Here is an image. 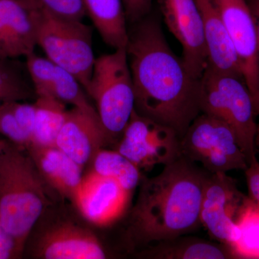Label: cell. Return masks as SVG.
I'll return each mask as SVG.
<instances>
[{"instance_id":"cell-1","label":"cell","mask_w":259,"mask_h":259,"mask_svg":"<svg viewBox=\"0 0 259 259\" xmlns=\"http://www.w3.org/2000/svg\"><path fill=\"white\" fill-rule=\"evenodd\" d=\"M132 25L126 51L135 110L171 127L181 140L201 113L200 81L171 50L157 19L148 15Z\"/></svg>"},{"instance_id":"cell-2","label":"cell","mask_w":259,"mask_h":259,"mask_svg":"<svg viewBox=\"0 0 259 259\" xmlns=\"http://www.w3.org/2000/svg\"><path fill=\"white\" fill-rule=\"evenodd\" d=\"M209 174L181 156L163 166L156 176L141 177L126 231L130 246L144 248L199 228L202 194Z\"/></svg>"},{"instance_id":"cell-3","label":"cell","mask_w":259,"mask_h":259,"mask_svg":"<svg viewBox=\"0 0 259 259\" xmlns=\"http://www.w3.org/2000/svg\"><path fill=\"white\" fill-rule=\"evenodd\" d=\"M55 195L28 151L8 141L0 156V221L22 253Z\"/></svg>"},{"instance_id":"cell-4","label":"cell","mask_w":259,"mask_h":259,"mask_svg":"<svg viewBox=\"0 0 259 259\" xmlns=\"http://www.w3.org/2000/svg\"><path fill=\"white\" fill-rule=\"evenodd\" d=\"M201 113L229 126L249 163L255 156L257 125L254 103L244 80L207 66L199 79Z\"/></svg>"},{"instance_id":"cell-5","label":"cell","mask_w":259,"mask_h":259,"mask_svg":"<svg viewBox=\"0 0 259 259\" xmlns=\"http://www.w3.org/2000/svg\"><path fill=\"white\" fill-rule=\"evenodd\" d=\"M95 102L104 129L112 142L118 141L135 110L134 83L126 47L96 59L86 90Z\"/></svg>"},{"instance_id":"cell-6","label":"cell","mask_w":259,"mask_h":259,"mask_svg":"<svg viewBox=\"0 0 259 259\" xmlns=\"http://www.w3.org/2000/svg\"><path fill=\"white\" fill-rule=\"evenodd\" d=\"M37 46L48 59L74 75L86 91L96 61L91 27L80 20L57 18L44 10Z\"/></svg>"},{"instance_id":"cell-7","label":"cell","mask_w":259,"mask_h":259,"mask_svg":"<svg viewBox=\"0 0 259 259\" xmlns=\"http://www.w3.org/2000/svg\"><path fill=\"white\" fill-rule=\"evenodd\" d=\"M181 155L211 174L245 171L248 161L236 135L223 121L200 113L180 141Z\"/></svg>"},{"instance_id":"cell-8","label":"cell","mask_w":259,"mask_h":259,"mask_svg":"<svg viewBox=\"0 0 259 259\" xmlns=\"http://www.w3.org/2000/svg\"><path fill=\"white\" fill-rule=\"evenodd\" d=\"M180 141L171 127L139 115L134 110L116 150L140 170L149 171L180 158Z\"/></svg>"},{"instance_id":"cell-9","label":"cell","mask_w":259,"mask_h":259,"mask_svg":"<svg viewBox=\"0 0 259 259\" xmlns=\"http://www.w3.org/2000/svg\"><path fill=\"white\" fill-rule=\"evenodd\" d=\"M246 198L227 173H209L202 194L201 225L228 246L236 236L237 218Z\"/></svg>"},{"instance_id":"cell-10","label":"cell","mask_w":259,"mask_h":259,"mask_svg":"<svg viewBox=\"0 0 259 259\" xmlns=\"http://www.w3.org/2000/svg\"><path fill=\"white\" fill-rule=\"evenodd\" d=\"M217 2L256 112L259 103V56L254 18L246 0Z\"/></svg>"},{"instance_id":"cell-11","label":"cell","mask_w":259,"mask_h":259,"mask_svg":"<svg viewBox=\"0 0 259 259\" xmlns=\"http://www.w3.org/2000/svg\"><path fill=\"white\" fill-rule=\"evenodd\" d=\"M164 23L182 47L191 76L200 79L208 63L202 18L195 0H158Z\"/></svg>"},{"instance_id":"cell-12","label":"cell","mask_w":259,"mask_h":259,"mask_svg":"<svg viewBox=\"0 0 259 259\" xmlns=\"http://www.w3.org/2000/svg\"><path fill=\"white\" fill-rule=\"evenodd\" d=\"M44 10L38 0H0V56L17 59L34 53Z\"/></svg>"},{"instance_id":"cell-13","label":"cell","mask_w":259,"mask_h":259,"mask_svg":"<svg viewBox=\"0 0 259 259\" xmlns=\"http://www.w3.org/2000/svg\"><path fill=\"white\" fill-rule=\"evenodd\" d=\"M34 258L102 259L106 253L97 236L84 227L69 221L49 225L32 245Z\"/></svg>"},{"instance_id":"cell-14","label":"cell","mask_w":259,"mask_h":259,"mask_svg":"<svg viewBox=\"0 0 259 259\" xmlns=\"http://www.w3.org/2000/svg\"><path fill=\"white\" fill-rule=\"evenodd\" d=\"M131 194L115 181L93 171L83 177L74 204L89 222L106 227L123 215Z\"/></svg>"},{"instance_id":"cell-15","label":"cell","mask_w":259,"mask_h":259,"mask_svg":"<svg viewBox=\"0 0 259 259\" xmlns=\"http://www.w3.org/2000/svg\"><path fill=\"white\" fill-rule=\"evenodd\" d=\"M113 143L100 119L73 107L56 141V146L83 167L93 162L97 152Z\"/></svg>"},{"instance_id":"cell-16","label":"cell","mask_w":259,"mask_h":259,"mask_svg":"<svg viewBox=\"0 0 259 259\" xmlns=\"http://www.w3.org/2000/svg\"><path fill=\"white\" fill-rule=\"evenodd\" d=\"M27 151L51 188L74 204L83 180V167L56 146L32 145Z\"/></svg>"},{"instance_id":"cell-17","label":"cell","mask_w":259,"mask_h":259,"mask_svg":"<svg viewBox=\"0 0 259 259\" xmlns=\"http://www.w3.org/2000/svg\"><path fill=\"white\" fill-rule=\"evenodd\" d=\"M195 3L203 25L208 55L207 66L243 79L238 56L227 32L217 0H195Z\"/></svg>"},{"instance_id":"cell-18","label":"cell","mask_w":259,"mask_h":259,"mask_svg":"<svg viewBox=\"0 0 259 259\" xmlns=\"http://www.w3.org/2000/svg\"><path fill=\"white\" fill-rule=\"evenodd\" d=\"M138 256L153 259L233 258L226 245L186 235L144 247Z\"/></svg>"},{"instance_id":"cell-19","label":"cell","mask_w":259,"mask_h":259,"mask_svg":"<svg viewBox=\"0 0 259 259\" xmlns=\"http://www.w3.org/2000/svg\"><path fill=\"white\" fill-rule=\"evenodd\" d=\"M90 17L102 40L114 49L126 47L128 41L122 0H83Z\"/></svg>"},{"instance_id":"cell-20","label":"cell","mask_w":259,"mask_h":259,"mask_svg":"<svg viewBox=\"0 0 259 259\" xmlns=\"http://www.w3.org/2000/svg\"><path fill=\"white\" fill-rule=\"evenodd\" d=\"M236 233L228 245L233 258L259 259V206L247 197L236 220Z\"/></svg>"},{"instance_id":"cell-21","label":"cell","mask_w":259,"mask_h":259,"mask_svg":"<svg viewBox=\"0 0 259 259\" xmlns=\"http://www.w3.org/2000/svg\"><path fill=\"white\" fill-rule=\"evenodd\" d=\"M35 104L36 115L32 135V145L56 146V139L67 115L66 104L48 97H37Z\"/></svg>"},{"instance_id":"cell-22","label":"cell","mask_w":259,"mask_h":259,"mask_svg":"<svg viewBox=\"0 0 259 259\" xmlns=\"http://www.w3.org/2000/svg\"><path fill=\"white\" fill-rule=\"evenodd\" d=\"M93 171L100 176L115 181L126 190L132 192L141 180V170L117 150L102 148L93 161Z\"/></svg>"},{"instance_id":"cell-23","label":"cell","mask_w":259,"mask_h":259,"mask_svg":"<svg viewBox=\"0 0 259 259\" xmlns=\"http://www.w3.org/2000/svg\"><path fill=\"white\" fill-rule=\"evenodd\" d=\"M87 95L82 85L74 75L56 64L51 79L49 97L55 98L66 105L69 104L75 108L100 119L96 109L89 101Z\"/></svg>"},{"instance_id":"cell-24","label":"cell","mask_w":259,"mask_h":259,"mask_svg":"<svg viewBox=\"0 0 259 259\" xmlns=\"http://www.w3.org/2000/svg\"><path fill=\"white\" fill-rule=\"evenodd\" d=\"M33 94L31 80L25 76L21 64L15 59L0 56V104L23 101Z\"/></svg>"},{"instance_id":"cell-25","label":"cell","mask_w":259,"mask_h":259,"mask_svg":"<svg viewBox=\"0 0 259 259\" xmlns=\"http://www.w3.org/2000/svg\"><path fill=\"white\" fill-rule=\"evenodd\" d=\"M11 102L0 104V134L10 142L27 150L32 145L31 139L19 125Z\"/></svg>"},{"instance_id":"cell-26","label":"cell","mask_w":259,"mask_h":259,"mask_svg":"<svg viewBox=\"0 0 259 259\" xmlns=\"http://www.w3.org/2000/svg\"><path fill=\"white\" fill-rule=\"evenodd\" d=\"M49 14L66 20H80L87 15L83 0H38Z\"/></svg>"},{"instance_id":"cell-27","label":"cell","mask_w":259,"mask_h":259,"mask_svg":"<svg viewBox=\"0 0 259 259\" xmlns=\"http://www.w3.org/2000/svg\"><path fill=\"white\" fill-rule=\"evenodd\" d=\"M12 108L19 125L30 136L32 141V135L35 125L36 106L33 104L23 103L21 101L11 102Z\"/></svg>"},{"instance_id":"cell-28","label":"cell","mask_w":259,"mask_h":259,"mask_svg":"<svg viewBox=\"0 0 259 259\" xmlns=\"http://www.w3.org/2000/svg\"><path fill=\"white\" fill-rule=\"evenodd\" d=\"M153 0H122L126 19L131 25L149 15Z\"/></svg>"},{"instance_id":"cell-29","label":"cell","mask_w":259,"mask_h":259,"mask_svg":"<svg viewBox=\"0 0 259 259\" xmlns=\"http://www.w3.org/2000/svg\"><path fill=\"white\" fill-rule=\"evenodd\" d=\"M23 255L13 237L5 229L0 221V259L18 258Z\"/></svg>"},{"instance_id":"cell-30","label":"cell","mask_w":259,"mask_h":259,"mask_svg":"<svg viewBox=\"0 0 259 259\" xmlns=\"http://www.w3.org/2000/svg\"><path fill=\"white\" fill-rule=\"evenodd\" d=\"M249 198L259 206V162L256 157L248 163L245 170Z\"/></svg>"},{"instance_id":"cell-31","label":"cell","mask_w":259,"mask_h":259,"mask_svg":"<svg viewBox=\"0 0 259 259\" xmlns=\"http://www.w3.org/2000/svg\"><path fill=\"white\" fill-rule=\"evenodd\" d=\"M248 6H249L250 11L253 15V18L256 25L257 36H258V49L259 56V0H246ZM257 115H259V103L258 108L256 110Z\"/></svg>"},{"instance_id":"cell-32","label":"cell","mask_w":259,"mask_h":259,"mask_svg":"<svg viewBox=\"0 0 259 259\" xmlns=\"http://www.w3.org/2000/svg\"><path fill=\"white\" fill-rule=\"evenodd\" d=\"M8 144V141H5V140H0V156H1L2 153H3V150Z\"/></svg>"},{"instance_id":"cell-33","label":"cell","mask_w":259,"mask_h":259,"mask_svg":"<svg viewBox=\"0 0 259 259\" xmlns=\"http://www.w3.org/2000/svg\"><path fill=\"white\" fill-rule=\"evenodd\" d=\"M255 140H257V143H258L259 145V124L258 126H257L256 139Z\"/></svg>"}]
</instances>
